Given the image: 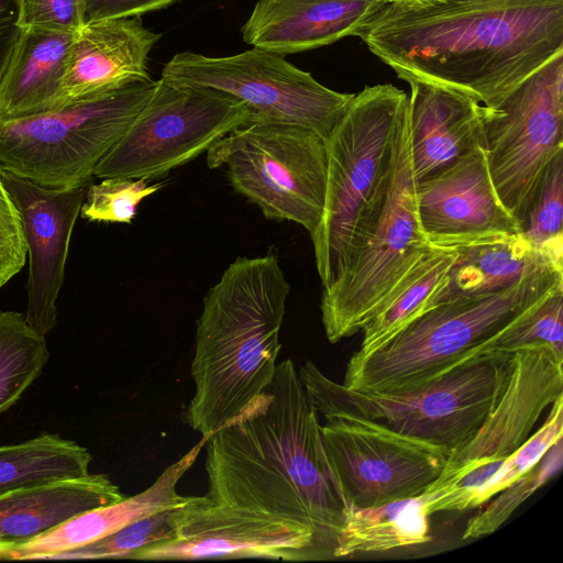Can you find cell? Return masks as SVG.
Instances as JSON below:
<instances>
[{
    "instance_id": "24",
    "label": "cell",
    "mask_w": 563,
    "mask_h": 563,
    "mask_svg": "<svg viewBox=\"0 0 563 563\" xmlns=\"http://www.w3.org/2000/svg\"><path fill=\"white\" fill-rule=\"evenodd\" d=\"M454 249L457 256L431 307L496 294L533 276L563 271V258L534 247L521 233Z\"/></svg>"
},
{
    "instance_id": "7",
    "label": "cell",
    "mask_w": 563,
    "mask_h": 563,
    "mask_svg": "<svg viewBox=\"0 0 563 563\" xmlns=\"http://www.w3.org/2000/svg\"><path fill=\"white\" fill-rule=\"evenodd\" d=\"M407 109L408 95L396 86H366L354 93L325 139L324 207L320 223L310 234L323 289L346 269L355 230L388 169Z\"/></svg>"
},
{
    "instance_id": "9",
    "label": "cell",
    "mask_w": 563,
    "mask_h": 563,
    "mask_svg": "<svg viewBox=\"0 0 563 563\" xmlns=\"http://www.w3.org/2000/svg\"><path fill=\"white\" fill-rule=\"evenodd\" d=\"M210 168L224 167L235 191L271 220L291 221L312 234L327 187L325 140L284 122L251 120L207 151Z\"/></svg>"
},
{
    "instance_id": "11",
    "label": "cell",
    "mask_w": 563,
    "mask_h": 563,
    "mask_svg": "<svg viewBox=\"0 0 563 563\" xmlns=\"http://www.w3.org/2000/svg\"><path fill=\"white\" fill-rule=\"evenodd\" d=\"M252 117L242 101L225 92L161 77L93 176L145 180L164 176L207 152Z\"/></svg>"
},
{
    "instance_id": "36",
    "label": "cell",
    "mask_w": 563,
    "mask_h": 563,
    "mask_svg": "<svg viewBox=\"0 0 563 563\" xmlns=\"http://www.w3.org/2000/svg\"><path fill=\"white\" fill-rule=\"evenodd\" d=\"M0 167V288L23 268L26 244L20 214L7 190Z\"/></svg>"
},
{
    "instance_id": "14",
    "label": "cell",
    "mask_w": 563,
    "mask_h": 563,
    "mask_svg": "<svg viewBox=\"0 0 563 563\" xmlns=\"http://www.w3.org/2000/svg\"><path fill=\"white\" fill-rule=\"evenodd\" d=\"M322 442L344 506L375 507L422 495L451 451L352 415L323 416Z\"/></svg>"
},
{
    "instance_id": "3",
    "label": "cell",
    "mask_w": 563,
    "mask_h": 563,
    "mask_svg": "<svg viewBox=\"0 0 563 563\" xmlns=\"http://www.w3.org/2000/svg\"><path fill=\"white\" fill-rule=\"evenodd\" d=\"M290 284L274 254L238 257L203 297L186 418L202 437L241 415L273 380Z\"/></svg>"
},
{
    "instance_id": "28",
    "label": "cell",
    "mask_w": 563,
    "mask_h": 563,
    "mask_svg": "<svg viewBox=\"0 0 563 563\" xmlns=\"http://www.w3.org/2000/svg\"><path fill=\"white\" fill-rule=\"evenodd\" d=\"M48 357L45 335L27 323L24 313L0 310V413L20 399Z\"/></svg>"
},
{
    "instance_id": "8",
    "label": "cell",
    "mask_w": 563,
    "mask_h": 563,
    "mask_svg": "<svg viewBox=\"0 0 563 563\" xmlns=\"http://www.w3.org/2000/svg\"><path fill=\"white\" fill-rule=\"evenodd\" d=\"M155 86L135 81L60 110L0 120L1 169L42 187H87Z\"/></svg>"
},
{
    "instance_id": "21",
    "label": "cell",
    "mask_w": 563,
    "mask_h": 563,
    "mask_svg": "<svg viewBox=\"0 0 563 563\" xmlns=\"http://www.w3.org/2000/svg\"><path fill=\"white\" fill-rule=\"evenodd\" d=\"M209 435L169 465L145 490L68 519L41 537L14 548L11 560L54 559L57 554L104 538L152 514L183 506L189 496L176 486L194 465Z\"/></svg>"
},
{
    "instance_id": "4",
    "label": "cell",
    "mask_w": 563,
    "mask_h": 563,
    "mask_svg": "<svg viewBox=\"0 0 563 563\" xmlns=\"http://www.w3.org/2000/svg\"><path fill=\"white\" fill-rule=\"evenodd\" d=\"M435 247L417 216L409 108L399 123L386 174L355 230L343 275L322 290L321 320L330 343L362 331Z\"/></svg>"
},
{
    "instance_id": "27",
    "label": "cell",
    "mask_w": 563,
    "mask_h": 563,
    "mask_svg": "<svg viewBox=\"0 0 563 563\" xmlns=\"http://www.w3.org/2000/svg\"><path fill=\"white\" fill-rule=\"evenodd\" d=\"M89 451L57 434L42 433L0 446V495L10 490L89 474Z\"/></svg>"
},
{
    "instance_id": "40",
    "label": "cell",
    "mask_w": 563,
    "mask_h": 563,
    "mask_svg": "<svg viewBox=\"0 0 563 563\" xmlns=\"http://www.w3.org/2000/svg\"><path fill=\"white\" fill-rule=\"evenodd\" d=\"M13 547L0 543V560H11Z\"/></svg>"
},
{
    "instance_id": "22",
    "label": "cell",
    "mask_w": 563,
    "mask_h": 563,
    "mask_svg": "<svg viewBox=\"0 0 563 563\" xmlns=\"http://www.w3.org/2000/svg\"><path fill=\"white\" fill-rule=\"evenodd\" d=\"M126 496L103 474L20 487L0 495V543L18 548L85 511Z\"/></svg>"
},
{
    "instance_id": "15",
    "label": "cell",
    "mask_w": 563,
    "mask_h": 563,
    "mask_svg": "<svg viewBox=\"0 0 563 563\" xmlns=\"http://www.w3.org/2000/svg\"><path fill=\"white\" fill-rule=\"evenodd\" d=\"M175 537L140 549L133 560L269 559L313 561L310 529L246 508L189 496L173 510Z\"/></svg>"
},
{
    "instance_id": "18",
    "label": "cell",
    "mask_w": 563,
    "mask_h": 563,
    "mask_svg": "<svg viewBox=\"0 0 563 563\" xmlns=\"http://www.w3.org/2000/svg\"><path fill=\"white\" fill-rule=\"evenodd\" d=\"M159 37V33L143 25L140 16L85 24L75 36L67 69L51 111L151 79L148 54Z\"/></svg>"
},
{
    "instance_id": "38",
    "label": "cell",
    "mask_w": 563,
    "mask_h": 563,
    "mask_svg": "<svg viewBox=\"0 0 563 563\" xmlns=\"http://www.w3.org/2000/svg\"><path fill=\"white\" fill-rule=\"evenodd\" d=\"M19 1L0 0V75L20 35Z\"/></svg>"
},
{
    "instance_id": "32",
    "label": "cell",
    "mask_w": 563,
    "mask_h": 563,
    "mask_svg": "<svg viewBox=\"0 0 563 563\" xmlns=\"http://www.w3.org/2000/svg\"><path fill=\"white\" fill-rule=\"evenodd\" d=\"M174 509L143 517L104 538L62 552L54 559H133L140 549L175 537Z\"/></svg>"
},
{
    "instance_id": "26",
    "label": "cell",
    "mask_w": 563,
    "mask_h": 563,
    "mask_svg": "<svg viewBox=\"0 0 563 563\" xmlns=\"http://www.w3.org/2000/svg\"><path fill=\"white\" fill-rule=\"evenodd\" d=\"M457 256L455 249H434L404 280L394 296L363 327L360 349L365 356L427 311L445 285Z\"/></svg>"
},
{
    "instance_id": "17",
    "label": "cell",
    "mask_w": 563,
    "mask_h": 563,
    "mask_svg": "<svg viewBox=\"0 0 563 563\" xmlns=\"http://www.w3.org/2000/svg\"><path fill=\"white\" fill-rule=\"evenodd\" d=\"M1 174L20 214L29 256L25 319L46 335L56 324V301L87 187L47 188L3 169Z\"/></svg>"
},
{
    "instance_id": "31",
    "label": "cell",
    "mask_w": 563,
    "mask_h": 563,
    "mask_svg": "<svg viewBox=\"0 0 563 563\" xmlns=\"http://www.w3.org/2000/svg\"><path fill=\"white\" fill-rule=\"evenodd\" d=\"M563 153L549 165L521 222L534 247L563 258Z\"/></svg>"
},
{
    "instance_id": "6",
    "label": "cell",
    "mask_w": 563,
    "mask_h": 563,
    "mask_svg": "<svg viewBox=\"0 0 563 563\" xmlns=\"http://www.w3.org/2000/svg\"><path fill=\"white\" fill-rule=\"evenodd\" d=\"M559 286L563 271H552L496 294L435 305L372 353L352 355L343 385L390 391L426 384L481 352L515 317Z\"/></svg>"
},
{
    "instance_id": "35",
    "label": "cell",
    "mask_w": 563,
    "mask_h": 563,
    "mask_svg": "<svg viewBox=\"0 0 563 563\" xmlns=\"http://www.w3.org/2000/svg\"><path fill=\"white\" fill-rule=\"evenodd\" d=\"M19 26L78 33L85 25L86 0H18Z\"/></svg>"
},
{
    "instance_id": "12",
    "label": "cell",
    "mask_w": 563,
    "mask_h": 563,
    "mask_svg": "<svg viewBox=\"0 0 563 563\" xmlns=\"http://www.w3.org/2000/svg\"><path fill=\"white\" fill-rule=\"evenodd\" d=\"M485 152L495 189L522 222L551 162L563 153V53L487 108Z\"/></svg>"
},
{
    "instance_id": "2",
    "label": "cell",
    "mask_w": 563,
    "mask_h": 563,
    "mask_svg": "<svg viewBox=\"0 0 563 563\" xmlns=\"http://www.w3.org/2000/svg\"><path fill=\"white\" fill-rule=\"evenodd\" d=\"M294 362L206 442L207 497L310 529L314 560L333 558L345 506L325 455L321 424Z\"/></svg>"
},
{
    "instance_id": "37",
    "label": "cell",
    "mask_w": 563,
    "mask_h": 563,
    "mask_svg": "<svg viewBox=\"0 0 563 563\" xmlns=\"http://www.w3.org/2000/svg\"><path fill=\"white\" fill-rule=\"evenodd\" d=\"M179 0H86L85 24L104 19L141 16Z\"/></svg>"
},
{
    "instance_id": "25",
    "label": "cell",
    "mask_w": 563,
    "mask_h": 563,
    "mask_svg": "<svg viewBox=\"0 0 563 563\" xmlns=\"http://www.w3.org/2000/svg\"><path fill=\"white\" fill-rule=\"evenodd\" d=\"M428 518L423 495L375 507L349 505L333 558L424 544L431 540Z\"/></svg>"
},
{
    "instance_id": "33",
    "label": "cell",
    "mask_w": 563,
    "mask_h": 563,
    "mask_svg": "<svg viewBox=\"0 0 563 563\" xmlns=\"http://www.w3.org/2000/svg\"><path fill=\"white\" fill-rule=\"evenodd\" d=\"M561 439H563V395L559 396L550 406L544 423L475 493L471 508L489 501L495 495L526 474Z\"/></svg>"
},
{
    "instance_id": "1",
    "label": "cell",
    "mask_w": 563,
    "mask_h": 563,
    "mask_svg": "<svg viewBox=\"0 0 563 563\" xmlns=\"http://www.w3.org/2000/svg\"><path fill=\"white\" fill-rule=\"evenodd\" d=\"M406 82L496 108L563 53V0H448L386 4L360 35Z\"/></svg>"
},
{
    "instance_id": "29",
    "label": "cell",
    "mask_w": 563,
    "mask_h": 563,
    "mask_svg": "<svg viewBox=\"0 0 563 563\" xmlns=\"http://www.w3.org/2000/svg\"><path fill=\"white\" fill-rule=\"evenodd\" d=\"M530 345H548L563 354V286L520 312L482 351L514 353Z\"/></svg>"
},
{
    "instance_id": "13",
    "label": "cell",
    "mask_w": 563,
    "mask_h": 563,
    "mask_svg": "<svg viewBox=\"0 0 563 563\" xmlns=\"http://www.w3.org/2000/svg\"><path fill=\"white\" fill-rule=\"evenodd\" d=\"M161 77L220 90L242 101L252 120L303 126L324 140L354 96L334 91L285 56L257 47L225 57L178 53Z\"/></svg>"
},
{
    "instance_id": "39",
    "label": "cell",
    "mask_w": 563,
    "mask_h": 563,
    "mask_svg": "<svg viewBox=\"0 0 563 563\" xmlns=\"http://www.w3.org/2000/svg\"><path fill=\"white\" fill-rule=\"evenodd\" d=\"M386 4H397L407 7H422L435 3H443L448 0H382Z\"/></svg>"
},
{
    "instance_id": "34",
    "label": "cell",
    "mask_w": 563,
    "mask_h": 563,
    "mask_svg": "<svg viewBox=\"0 0 563 563\" xmlns=\"http://www.w3.org/2000/svg\"><path fill=\"white\" fill-rule=\"evenodd\" d=\"M162 187V183L148 185L145 179L102 178L87 186L80 216L90 222L131 223L140 202Z\"/></svg>"
},
{
    "instance_id": "10",
    "label": "cell",
    "mask_w": 563,
    "mask_h": 563,
    "mask_svg": "<svg viewBox=\"0 0 563 563\" xmlns=\"http://www.w3.org/2000/svg\"><path fill=\"white\" fill-rule=\"evenodd\" d=\"M561 395L563 354L548 345L516 350L498 401L473 435L450 453L441 475L422 494L429 516L471 509L475 493L528 440Z\"/></svg>"
},
{
    "instance_id": "30",
    "label": "cell",
    "mask_w": 563,
    "mask_h": 563,
    "mask_svg": "<svg viewBox=\"0 0 563 563\" xmlns=\"http://www.w3.org/2000/svg\"><path fill=\"white\" fill-rule=\"evenodd\" d=\"M562 440L552 445L526 474L495 495L490 503H485L484 509L467 521L462 539H476L494 533L526 499L553 478L563 465Z\"/></svg>"
},
{
    "instance_id": "5",
    "label": "cell",
    "mask_w": 563,
    "mask_h": 563,
    "mask_svg": "<svg viewBox=\"0 0 563 563\" xmlns=\"http://www.w3.org/2000/svg\"><path fill=\"white\" fill-rule=\"evenodd\" d=\"M511 358L512 353L481 351L426 384L390 391L347 388L311 361L298 374L318 415L362 417L452 452L473 435L498 401Z\"/></svg>"
},
{
    "instance_id": "23",
    "label": "cell",
    "mask_w": 563,
    "mask_h": 563,
    "mask_svg": "<svg viewBox=\"0 0 563 563\" xmlns=\"http://www.w3.org/2000/svg\"><path fill=\"white\" fill-rule=\"evenodd\" d=\"M76 34L21 29L0 75V120H15L52 110Z\"/></svg>"
},
{
    "instance_id": "16",
    "label": "cell",
    "mask_w": 563,
    "mask_h": 563,
    "mask_svg": "<svg viewBox=\"0 0 563 563\" xmlns=\"http://www.w3.org/2000/svg\"><path fill=\"white\" fill-rule=\"evenodd\" d=\"M416 203L423 234L435 249L521 233L520 222L495 189L482 146L416 184Z\"/></svg>"
},
{
    "instance_id": "19",
    "label": "cell",
    "mask_w": 563,
    "mask_h": 563,
    "mask_svg": "<svg viewBox=\"0 0 563 563\" xmlns=\"http://www.w3.org/2000/svg\"><path fill=\"white\" fill-rule=\"evenodd\" d=\"M382 0H258L241 27L243 41L282 56L360 36Z\"/></svg>"
},
{
    "instance_id": "20",
    "label": "cell",
    "mask_w": 563,
    "mask_h": 563,
    "mask_svg": "<svg viewBox=\"0 0 563 563\" xmlns=\"http://www.w3.org/2000/svg\"><path fill=\"white\" fill-rule=\"evenodd\" d=\"M410 148L416 184L477 146L485 148L487 107L438 86L408 82Z\"/></svg>"
}]
</instances>
